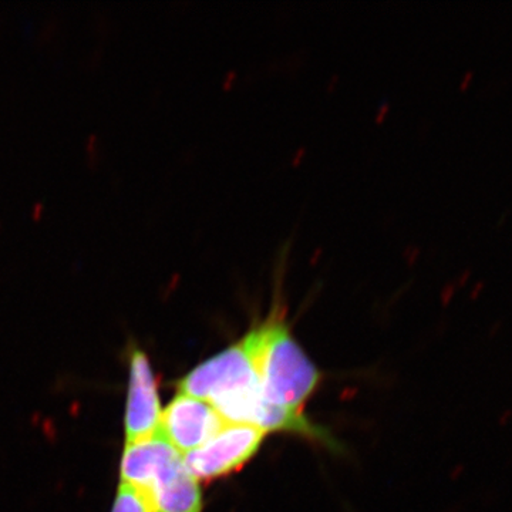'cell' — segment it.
Instances as JSON below:
<instances>
[{
  "instance_id": "6da1fadb",
  "label": "cell",
  "mask_w": 512,
  "mask_h": 512,
  "mask_svg": "<svg viewBox=\"0 0 512 512\" xmlns=\"http://www.w3.org/2000/svg\"><path fill=\"white\" fill-rule=\"evenodd\" d=\"M177 390L211 404L227 423L247 424L268 434H296L335 446L328 431L305 414L286 412L265 399L244 338L178 379Z\"/></svg>"
},
{
  "instance_id": "5b68a950",
  "label": "cell",
  "mask_w": 512,
  "mask_h": 512,
  "mask_svg": "<svg viewBox=\"0 0 512 512\" xmlns=\"http://www.w3.org/2000/svg\"><path fill=\"white\" fill-rule=\"evenodd\" d=\"M225 424L211 404L177 393L163 409L158 434L183 457L204 446Z\"/></svg>"
},
{
  "instance_id": "ba28073f",
  "label": "cell",
  "mask_w": 512,
  "mask_h": 512,
  "mask_svg": "<svg viewBox=\"0 0 512 512\" xmlns=\"http://www.w3.org/2000/svg\"><path fill=\"white\" fill-rule=\"evenodd\" d=\"M512 421V410L505 409L504 412H501L500 417H498V424L501 427H507Z\"/></svg>"
},
{
  "instance_id": "7a4b0ae2",
  "label": "cell",
  "mask_w": 512,
  "mask_h": 512,
  "mask_svg": "<svg viewBox=\"0 0 512 512\" xmlns=\"http://www.w3.org/2000/svg\"><path fill=\"white\" fill-rule=\"evenodd\" d=\"M244 339L265 399L286 412L303 414V406L318 389L322 376L293 338L279 298Z\"/></svg>"
},
{
  "instance_id": "277c9868",
  "label": "cell",
  "mask_w": 512,
  "mask_h": 512,
  "mask_svg": "<svg viewBox=\"0 0 512 512\" xmlns=\"http://www.w3.org/2000/svg\"><path fill=\"white\" fill-rule=\"evenodd\" d=\"M266 436L256 427L227 423L204 446L185 454L184 466L197 481L229 476L258 454Z\"/></svg>"
},
{
  "instance_id": "9c48e42d",
  "label": "cell",
  "mask_w": 512,
  "mask_h": 512,
  "mask_svg": "<svg viewBox=\"0 0 512 512\" xmlns=\"http://www.w3.org/2000/svg\"><path fill=\"white\" fill-rule=\"evenodd\" d=\"M483 288V284H478L477 285V288H476V291H474L473 295L476 296L477 295V292H480V289Z\"/></svg>"
},
{
  "instance_id": "3957f363",
  "label": "cell",
  "mask_w": 512,
  "mask_h": 512,
  "mask_svg": "<svg viewBox=\"0 0 512 512\" xmlns=\"http://www.w3.org/2000/svg\"><path fill=\"white\" fill-rule=\"evenodd\" d=\"M127 367L124 446L156 437L163 414L156 372L146 350L137 343L128 345Z\"/></svg>"
},
{
  "instance_id": "52a82bcc",
  "label": "cell",
  "mask_w": 512,
  "mask_h": 512,
  "mask_svg": "<svg viewBox=\"0 0 512 512\" xmlns=\"http://www.w3.org/2000/svg\"><path fill=\"white\" fill-rule=\"evenodd\" d=\"M110 512H150V505L143 491L120 483Z\"/></svg>"
},
{
  "instance_id": "8992f818",
  "label": "cell",
  "mask_w": 512,
  "mask_h": 512,
  "mask_svg": "<svg viewBox=\"0 0 512 512\" xmlns=\"http://www.w3.org/2000/svg\"><path fill=\"white\" fill-rule=\"evenodd\" d=\"M140 491L147 497L150 512L204 511L200 481L191 476L183 457L174 448Z\"/></svg>"
}]
</instances>
